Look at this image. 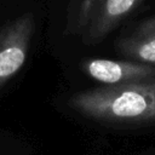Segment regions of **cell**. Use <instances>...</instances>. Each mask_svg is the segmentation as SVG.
Returning a JSON list of instances; mask_svg holds the SVG:
<instances>
[{
    "label": "cell",
    "instance_id": "1",
    "mask_svg": "<svg viewBox=\"0 0 155 155\" xmlns=\"http://www.w3.org/2000/svg\"><path fill=\"white\" fill-rule=\"evenodd\" d=\"M68 105L78 114L109 125H143L155 121V78L101 86L74 93Z\"/></svg>",
    "mask_w": 155,
    "mask_h": 155
},
{
    "label": "cell",
    "instance_id": "3",
    "mask_svg": "<svg viewBox=\"0 0 155 155\" xmlns=\"http://www.w3.org/2000/svg\"><path fill=\"white\" fill-rule=\"evenodd\" d=\"M34 31L33 13H24L0 28V88L23 68Z\"/></svg>",
    "mask_w": 155,
    "mask_h": 155
},
{
    "label": "cell",
    "instance_id": "2",
    "mask_svg": "<svg viewBox=\"0 0 155 155\" xmlns=\"http://www.w3.org/2000/svg\"><path fill=\"white\" fill-rule=\"evenodd\" d=\"M144 0H73L67 16L65 33L78 36L85 45L104 40Z\"/></svg>",
    "mask_w": 155,
    "mask_h": 155
},
{
    "label": "cell",
    "instance_id": "5",
    "mask_svg": "<svg viewBox=\"0 0 155 155\" xmlns=\"http://www.w3.org/2000/svg\"><path fill=\"white\" fill-rule=\"evenodd\" d=\"M115 47L127 59L155 65V16L142 21L128 35L120 38Z\"/></svg>",
    "mask_w": 155,
    "mask_h": 155
},
{
    "label": "cell",
    "instance_id": "4",
    "mask_svg": "<svg viewBox=\"0 0 155 155\" xmlns=\"http://www.w3.org/2000/svg\"><path fill=\"white\" fill-rule=\"evenodd\" d=\"M81 69L102 86H119L155 78V65L131 59L88 58L81 62Z\"/></svg>",
    "mask_w": 155,
    "mask_h": 155
}]
</instances>
